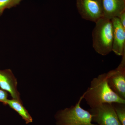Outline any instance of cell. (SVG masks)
I'll return each instance as SVG.
<instances>
[{"label":"cell","instance_id":"obj_8","mask_svg":"<svg viewBox=\"0 0 125 125\" xmlns=\"http://www.w3.org/2000/svg\"><path fill=\"white\" fill-rule=\"evenodd\" d=\"M17 80L10 70H0V87L9 92L14 99L21 101L20 94L17 89Z\"/></svg>","mask_w":125,"mask_h":125},{"label":"cell","instance_id":"obj_2","mask_svg":"<svg viewBox=\"0 0 125 125\" xmlns=\"http://www.w3.org/2000/svg\"><path fill=\"white\" fill-rule=\"evenodd\" d=\"M95 23L92 33L93 47L98 54L106 55L112 51L113 29L111 20L103 17Z\"/></svg>","mask_w":125,"mask_h":125},{"label":"cell","instance_id":"obj_11","mask_svg":"<svg viewBox=\"0 0 125 125\" xmlns=\"http://www.w3.org/2000/svg\"><path fill=\"white\" fill-rule=\"evenodd\" d=\"M114 110L121 125H125V104L113 103Z\"/></svg>","mask_w":125,"mask_h":125},{"label":"cell","instance_id":"obj_5","mask_svg":"<svg viewBox=\"0 0 125 125\" xmlns=\"http://www.w3.org/2000/svg\"><path fill=\"white\" fill-rule=\"evenodd\" d=\"M92 120L98 125H121L112 103H105L91 108Z\"/></svg>","mask_w":125,"mask_h":125},{"label":"cell","instance_id":"obj_10","mask_svg":"<svg viewBox=\"0 0 125 125\" xmlns=\"http://www.w3.org/2000/svg\"><path fill=\"white\" fill-rule=\"evenodd\" d=\"M7 105L17 112L22 117L26 124L32 123L33 119L28 112L22 105V102L13 99H8Z\"/></svg>","mask_w":125,"mask_h":125},{"label":"cell","instance_id":"obj_6","mask_svg":"<svg viewBox=\"0 0 125 125\" xmlns=\"http://www.w3.org/2000/svg\"><path fill=\"white\" fill-rule=\"evenodd\" d=\"M119 66L106 73L109 87L121 98L125 100V54Z\"/></svg>","mask_w":125,"mask_h":125},{"label":"cell","instance_id":"obj_7","mask_svg":"<svg viewBox=\"0 0 125 125\" xmlns=\"http://www.w3.org/2000/svg\"><path fill=\"white\" fill-rule=\"evenodd\" d=\"M113 26L112 51L117 55L125 54V28L120 22L119 18L111 20Z\"/></svg>","mask_w":125,"mask_h":125},{"label":"cell","instance_id":"obj_12","mask_svg":"<svg viewBox=\"0 0 125 125\" xmlns=\"http://www.w3.org/2000/svg\"><path fill=\"white\" fill-rule=\"evenodd\" d=\"M22 0H0V15L5 9L15 6Z\"/></svg>","mask_w":125,"mask_h":125},{"label":"cell","instance_id":"obj_13","mask_svg":"<svg viewBox=\"0 0 125 125\" xmlns=\"http://www.w3.org/2000/svg\"><path fill=\"white\" fill-rule=\"evenodd\" d=\"M8 94L4 90L0 89V102L7 105Z\"/></svg>","mask_w":125,"mask_h":125},{"label":"cell","instance_id":"obj_14","mask_svg":"<svg viewBox=\"0 0 125 125\" xmlns=\"http://www.w3.org/2000/svg\"><path fill=\"white\" fill-rule=\"evenodd\" d=\"M118 18L121 24L123 27L125 28V11L121 14Z\"/></svg>","mask_w":125,"mask_h":125},{"label":"cell","instance_id":"obj_9","mask_svg":"<svg viewBox=\"0 0 125 125\" xmlns=\"http://www.w3.org/2000/svg\"><path fill=\"white\" fill-rule=\"evenodd\" d=\"M102 2L103 18L111 20L125 11V0H102Z\"/></svg>","mask_w":125,"mask_h":125},{"label":"cell","instance_id":"obj_3","mask_svg":"<svg viewBox=\"0 0 125 125\" xmlns=\"http://www.w3.org/2000/svg\"><path fill=\"white\" fill-rule=\"evenodd\" d=\"M83 99L82 96L75 105L57 112L55 116L56 125H98L92 123V114L81 106Z\"/></svg>","mask_w":125,"mask_h":125},{"label":"cell","instance_id":"obj_1","mask_svg":"<svg viewBox=\"0 0 125 125\" xmlns=\"http://www.w3.org/2000/svg\"><path fill=\"white\" fill-rule=\"evenodd\" d=\"M82 97L91 108L105 103L125 104V100L120 97L109 87L106 73L94 78Z\"/></svg>","mask_w":125,"mask_h":125},{"label":"cell","instance_id":"obj_4","mask_svg":"<svg viewBox=\"0 0 125 125\" xmlns=\"http://www.w3.org/2000/svg\"><path fill=\"white\" fill-rule=\"evenodd\" d=\"M79 13L84 19L96 22L103 17L102 0H76Z\"/></svg>","mask_w":125,"mask_h":125}]
</instances>
